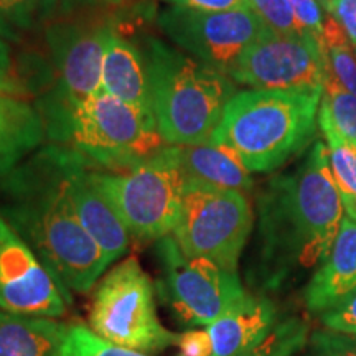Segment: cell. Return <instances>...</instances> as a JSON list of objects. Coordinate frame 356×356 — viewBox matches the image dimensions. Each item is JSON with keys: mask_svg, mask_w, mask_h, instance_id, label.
Instances as JSON below:
<instances>
[{"mask_svg": "<svg viewBox=\"0 0 356 356\" xmlns=\"http://www.w3.org/2000/svg\"><path fill=\"white\" fill-rule=\"evenodd\" d=\"M310 338L309 325L300 318L279 322L256 348L243 356H300Z\"/></svg>", "mask_w": 356, "mask_h": 356, "instance_id": "cell-23", "label": "cell"}, {"mask_svg": "<svg viewBox=\"0 0 356 356\" xmlns=\"http://www.w3.org/2000/svg\"><path fill=\"white\" fill-rule=\"evenodd\" d=\"M157 25L177 48L225 74L270 30L251 8L198 12L172 6L159 13Z\"/></svg>", "mask_w": 356, "mask_h": 356, "instance_id": "cell-10", "label": "cell"}, {"mask_svg": "<svg viewBox=\"0 0 356 356\" xmlns=\"http://www.w3.org/2000/svg\"><path fill=\"white\" fill-rule=\"evenodd\" d=\"M345 210H346V213H348V218H350V220L356 221V198L353 200V203L348 204V207L345 208Z\"/></svg>", "mask_w": 356, "mask_h": 356, "instance_id": "cell-34", "label": "cell"}, {"mask_svg": "<svg viewBox=\"0 0 356 356\" xmlns=\"http://www.w3.org/2000/svg\"><path fill=\"white\" fill-rule=\"evenodd\" d=\"M318 115L327 119L343 139L356 145V97L350 95L328 71Z\"/></svg>", "mask_w": 356, "mask_h": 356, "instance_id": "cell-22", "label": "cell"}, {"mask_svg": "<svg viewBox=\"0 0 356 356\" xmlns=\"http://www.w3.org/2000/svg\"><path fill=\"white\" fill-rule=\"evenodd\" d=\"M12 83V58L8 44L0 40V91H13Z\"/></svg>", "mask_w": 356, "mask_h": 356, "instance_id": "cell-33", "label": "cell"}, {"mask_svg": "<svg viewBox=\"0 0 356 356\" xmlns=\"http://www.w3.org/2000/svg\"><path fill=\"white\" fill-rule=\"evenodd\" d=\"M328 12L343 26L350 44L356 48V0H330Z\"/></svg>", "mask_w": 356, "mask_h": 356, "instance_id": "cell-32", "label": "cell"}, {"mask_svg": "<svg viewBox=\"0 0 356 356\" xmlns=\"http://www.w3.org/2000/svg\"><path fill=\"white\" fill-rule=\"evenodd\" d=\"M111 22H58L47 29V43L60 76L47 108H70L101 89L102 61Z\"/></svg>", "mask_w": 356, "mask_h": 356, "instance_id": "cell-13", "label": "cell"}, {"mask_svg": "<svg viewBox=\"0 0 356 356\" xmlns=\"http://www.w3.org/2000/svg\"><path fill=\"white\" fill-rule=\"evenodd\" d=\"M92 163L81 154L70 177V197L78 220L111 266L126 254L131 234L97 185Z\"/></svg>", "mask_w": 356, "mask_h": 356, "instance_id": "cell-14", "label": "cell"}, {"mask_svg": "<svg viewBox=\"0 0 356 356\" xmlns=\"http://www.w3.org/2000/svg\"><path fill=\"white\" fill-rule=\"evenodd\" d=\"M277 325L273 302L248 293L246 299L208 325L211 356H243L256 348Z\"/></svg>", "mask_w": 356, "mask_h": 356, "instance_id": "cell-16", "label": "cell"}, {"mask_svg": "<svg viewBox=\"0 0 356 356\" xmlns=\"http://www.w3.org/2000/svg\"><path fill=\"white\" fill-rule=\"evenodd\" d=\"M170 150L184 172L186 184L241 193H248L254 186L251 172L225 147L204 142L197 145H170Z\"/></svg>", "mask_w": 356, "mask_h": 356, "instance_id": "cell-19", "label": "cell"}, {"mask_svg": "<svg viewBox=\"0 0 356 356\" xmlns=\"http://www.w3.org/2000/svg\"><path fill=\"white\" fill-rule=\"evenodd\" d=\"M47 134L92 165L124 172L162 149L152 113L99 91L70 108H44Z\"/></svg>", "mask_w": 356, "mask_h": 356, "instance_id": "cell-5", "label": "cell"}, {"mask_svg": "<svg viewBox=\"0 0 356 356\" xmlns=\"http://www.w3.org/2000/svg\"><path fill=\"white\" fill-rule=\"evenodd\" d=\"M95 177L131 238L157 243L173 233L184 204L186 178L170 145H163L129 170H95Z\"/></svg>", "mask_w": 356, "mask_h": 356, "instance_id": "cell-6", "label": "cell"}, {"mask_svg": "<svg viewBox=\"0 0 356 356\" xmlns=\"http://www.w3.org/2000/svg\"><path fill=\"white\" fill-rule=\"evenodd\" d=\"M58 0H0V40L20 43L50 20Z\"/></svg>", "mask_w": 356, "mask_h": 356, "instance_id": "cell-21", "label": "cell"}, {"mask_svg": "<svg viewBox=\"0 0 356 356\" xmlns=\"http://www.w3.org/2000/svg\"><path fill=\"white\" fill-rule=\"evenodd\" d=\"M322 323L328 330L356 335V293L322 314Z\"/></svg>", "mask_w": 356, "mask_h": 356, "instance_id": "cell-29", "label": "cell"}, {"mask_svg": "<svg viewBox=\"0 0 356 356\" xmlns=\"http://www.w3.org/2000/svg\"><path fill=\"white\" fill-rule=\"evenodd\" d=\"M300 356H356V335L318 330L312 333Z\"/></svg>", "mask_w": 356, "mask_h": 356, "instance_id": "cell-26", "label": "cell"}, {"mask_svg": "<svg viewBox=\"0 0 356 356\" xmlns=\"http://www.w3.org/2000/svg\"><path fill=\"white\" fill-rule=\"evenodd\" d=\"M61 356H150L132 351L102 340L89 330L88 325L74 323L68 327Z\"/></svg>", "mask_w": 356, "mask_h": 356, "instance_id": "cell-24", "label": "cell"}, {"mask_svg": "<svg viewBox=\"0 0 356 356\" xmlns=\"http://www.w3.org/2000/svg\"><path fill=\"white\" fill-rule=\"evenodd\" d=\"M101 89L115 99L154 114L150 79L144 53L131 40L111 29L102 61Z\"/></svg>", "mask_w": 356, "mask_h": 356, "instance_id": "cell-17", "label": "cell"}, {"mask_svg": "<svg viewBox=\"0 0 356 356\" xmlns=\"http://www.w3.org/2000/svg\"><path fill=\"white\" fill-rule=\"evenodd\" d=\"M180 356H211L213 346L207 328H188L177 340Z\"/></svg>", "mask_w": 356, "mask_h": 356, "instance_id": "cell-30", "label": "cell"}, {"mask_svg": "<svg viewBox=\"0 0 356 356\" xmlns=\"http://www.w3.org/2000/svg\"><path fill=\"white\" fill-rule=\"evenodd\" d=\"M68 325L0 310V356H61Z\"/></svg>", "mask_w": 356, "mask_h": 356, "instance_id": "cell-20", "label": "cell"}, {"mask_svg": "<svg viewBox=\"0 0 356 356\" xmlns=\"http://www.w3.org/2000/svg\"><path fill=\"white\" fill-rule=\"evenodd\" d=\"M88 327L109 343L145 355L170 348L178 340L160 322L154 282L136 257L119 262L99 280Z\"/></svg>", "mask_w": 356, "mask_h": 356, "instance_id": "cell-7", "label": "cell"}, {"mask_svg": "<svg viewBox=\"0 0 356 356\" xmlns=\"http://www.w3.org/2000/svg\"><path fill=\"white\" fill-rule=\"evenodd\" d=\"M44 136L40 109L15 91H0V178L37 152Z\"/></svg>", "mask_w": 356, "mask_h": 356, "instance_id": "cell-18", "label": "cell"}, {"mask_svg": "<svg viewBox=\"0 0 356 356\" xmlns=\"http://www.w3.org/2000/svg\"><path fill=\"white\" fill-rule=\"evenodd\" d=\"M78 155L66 145L42 147L0 178V215L70 296L91 291L109 266L70 197Z\"/></svg>", "mask_w": 356, "mask_h": 356, "instance_id": "cell-1", "label": "cell"}, {"mask_svg": "<svg viewBox=\"0 0 356 356\" xmlns=\"http://www.w3.org/2000/svg\"><path fill=\"white\" fill-rule=\"evenodd\" d=\"M356 293V221H341L327 259L317 267L305 289V305L323 314Z\"/></svg>", "mask_w": 356, "mask_h": 356, "instance_id": "cell-15", "label": "cell"}, {"mask_svg": "<svg viewBox=\"0 0 356 356\" xmlns=\"http://www.w3.org/2000/svg\"><path fill=\"white\" fill-rule=\"evenodd\" d=\"M155 254L160 297L186 327H208L246 299L238 273L202 257L185 256L172 234L155 243Z\"/></svg>", "mask_w": 356, "mask_h": 356, "instance_id": "cell-9", "label": "cell"}, {"mask_svg": "<svg viewBox=\"0 0 356 356\" xmlns=\"http://www.w3.org/2000/svg\"><path fill=\"white\" fill-rule=\"evenodd\" d=\"M106 2H109V3H124V2H127V0H106Z\"/></svg>", "mask_w": 356, "mask_h": 356, "instance_id": "cell-36", "label": "cell"}, {"mask_svg": "<svg viewBox=\"0 0 356 356\" xmlns=\"http://www.w3.org/2000/svg\"><path fill=\"white\" fill-rule=\"evenodd\" d=\"M173 7L198 12H229L249 8V0H165Z\"/></svg>", "mask_w": 356, "mask_h": 356, "instance_id": "cell-31", "label": "cell"}, {"mask_svg": "<svg viewBox=\"0 0 356 356\" xmlns=\"http://www.w3.org/2000/svg\"><path fill=\"white\" fill-rule=\"evenodd\" d=\"M350 47L351 44L332 48L327 53V61L332 76L356 97V56Z\"/></svg>", "mask_w": 356, "mask_h": 356, "instance_id": "cell-28", "label": "cell"}, {"mask_svg": "<svg viewBox=\"0 0 356 356\" xmlns=\"http://www.w3.org/2000/svg\"><path fill=\"white\" fill-rule=\"evenodd\" d=\"M228 76L257 91H323L328 61L312 38L269 30L243 53Z\"/></svg>", "mask_w": 356, "mask_h": 356, "instance_id": "cell-11", "label": "cell"}, {"mask_svg": "<svg viewBox=\"0 0 356 356\" xmlns=\"http://www.w3.org/2000/svg\"><path fill=\"white\" fill-rule=\"evenodd\" d=\"M254 225L246 193L186 184L173 239L188 257L238 273V262Z\"/></svg>", "mask_w": 356, "mask_h": 356, "instance_id": "cell-8", "label": "cell"}, {"mask_svg": "<svg viewBox=\"0 0 356 356\" xmlns=\"http://www.w3.org/2000/svg\"><path fill=\"white\" fill-rule=\"evenodd\" d=\"M318 2L322 3V7L328 12V7H330V0H318Z\"/></svg>", "mask_w": 356, "mask_h": 356, "instance_id": "cell-35", "label": "cell"}, {"mask_svg": "<svg viewBox=\"0 0 356 356\" xmlns=\"http://www.w3.org/2000/svg\"><path fill=\"white\" fill-rule=\"evenodd\" d=\"M249 8L256 13L270 30L280 35L305 37L302 33L289 0H249Z\"/></svg>", "mask_w": 356, "mask_h": 356, "instance_id": "cell-25", "label": "cell"}, {"mask_svg": "<svg viewBox=\"0 0 356 356\" xmlns=\"http://www.w3.org/2000/svg\"><path fill=\"white\" fill-rule=\"evenodd\" d=\"M297 24H299L302 33L317 42L322 48L323 26L327 19V10L322 7L318 0H289Z\"/></svg>", "mask_w": 356, "mask_h": 356, "instance_id": "cell-27", "label": "cell"}, {"mask_svg": "<svg viewBox=\"0 0 356 356\" xmlns=\"http://www.w3.org/2000/svg\"><path fill=\"white\" fill-rule=\"evenodd\" d=\"M140 50L149 71L154 118L163 144L210 142L226 106L236 95L233 79L160 38H145Z\"/></svg>", "mask_w": 356, "mask_h": 356, "instance_id": "cell-4", "label": "cell"}, {"mask_svg": "<svg viewBox=\"0 0 356 356\" xmlns=\"http://www.w3.org/2000/svg\"><path fill=\"white\" fill-rule=\"evenodd\" d=\"M343 210L327 147L315 142L299 167L273 178L259 197V270L266 286L277 287L296 270L322 264Z\"/></svg>", "mask_w": 356, "mask_h": 356, "instance_id": "cell-2", "label": "cell"}, {"mask_svg": "<svg viewBox=\"0 0 356 356\" xmlns=\"http://www.w3.org/2000/svg\"><path fill=\"white\" fill-rule=\"evenodd\" d=\"M70 304V293L0 215V310L58 318Z\"/></svg>", "mask_w": 356, "mask_h": 356, "instance_id": "cell-12", "label": "cell"}, {"mask_svg": "<svg viewBox=\"0 0 356 356\" xmlns=\"http://www.w3.org/2000/svg\"><path fill=\"white\" fill-rule=\"evenodd\" d=\"M355 56H356V48H355Z\"/></svg>", "mask_w": 356, "mask_h": 356, "instance_id": "cell-37", "label": "cell"}, {"mask_svg": "<svg viewBox=\"0 0 356 356\" xmlns=\"http://www.w3.org/2000/svg\"><path fill=\"white\" fill-rule=\"evenodd\" d=\"M322 95L257 89L236 92L210 142L231 150L248 172H273L312 144Z\"/></svg>", "mask_w": 356, "mask_h": 356, "instance_id": "cell-3", "label": "cell"}]
</instances>
